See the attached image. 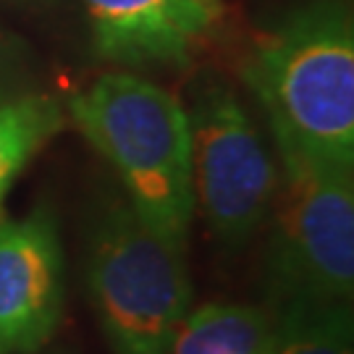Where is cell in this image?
I'll return each mask as SVG.
<instances>
[{
	"instance_id": "1",
	"label": "cell",
	"mask_w": 354,
	"mask_h": 354,
	"mask_svg": "<svg viewBox=\"0 0 354 354\" xmlns=\"http://www.w3.org/2000/svg\"><path fill=\"white\" fill-rule=\"evenodd\" d=\"M244 79L279 150L354 165V29L342 0H315L254 42Z\"/></svg>"
},
{
	"instance_id": "2",
	"label": "cell",
	"mask_w": 354,
	"mask_h": 354,
	"mask_svg": "<svg viewBox=\"0 0 354 354\" xmlns=\"http://www.w3.org/2000/svg\"><path fill=\"white\" fill-rule=\"evenodd\" d=\"M68 115L115 168L129 207L160 236L184 244L194 197L189 124L181 100L155 82L113 71L74 95Z\"/></svg>"
},
{
	"instance_id": "3",
	"label": "cell",
	"mask_w": 354,
	"mask_h": 354,
	"mask_svg": "<svg viewBox=\"0 0 354 354\" xmlns=\"http://www.w3.org/2000/svg\"><path fill=\"white\" fill-rule=\"evenodd\" d=\"M89 291L113 354H168L192 299L184 244L113 205L92 241Z\"/></svg>"
},
{
	"instance_id": "4",
	"label": "cell",
	"mask_w": 354,
	"mask_h": 354,
	"mask_svg": "<svg viewBox=\"0 0 354 354\" xmlns=\"http://www.w3.org/2000/svg\"><path fill=\"white\" fill-rule=\"evenodd\" d=\"M279 189L270 205L276 207L270 241L276 297L352 299V171L299 152L279 150Z\"/></svg>"
},
{
	"instance_id": "5",
	"label": "cell",
	"mask_w": 354,
	"mask_h": 354,
	"mask_svg": "<svg viewBox=\"0 0 354 354\" xmlns=\"http://www.w3.org/2000/svg\"><path fill=\"white\" fill-rule=\"evenodd\" d=\"M184 111L194 207L215 236L241 244L270 213L279 168L247 111L221 79H200Z\"/></svg>"
},
{
	"instance_id": "6",
	"label": "cell",
	"mask_w": 354,
	"mask_h": 354,
	"mask_svg": "<svg viewBox=\"0 0 354 354\" xmlns=\"http://www.w3.org/2000/svg\"><path fill=\"white\" fill-rule=\"evenodd\" d=\"M64 310V257L48 210L0 221V354L35 352Z\"/></svg>"
},
{
	"instance_id": "7",
	"label": "cell",
	"mask_w": 354,
	"mask_h": 354,
	"mask_svg": "<svg viewBox=\"0 0 354 354\" xmlns=\"http://www.w3.org/2000/svg\"><path fill=\"white\" fill-rule=\"evenodd\" d=\"M95 50L131 68L189 66L223 16L221 0H84Z\"/></svg>"
},
{
	"instance_id": "8",
	"label": "cell",
	"mask_w": 354,
	"mask_h": 354,
	"mask_svg": "<svg viewBox=\"0 0 354 354\" xmlns=\"http://www.w3.org/2000/svg\"><path fill=\"white\" fill-rule=\"evenodd\" d=\"M268 354H354L349 299L281 297Z\"/></svg>"
},
{
	"instance_id": "9",
	"label": "cell",
	"mask_w": 354,
	"mask_h": 354,
	"mask_svg": "<svg viewBox=\"0 0 354 354\" xmlns=\"http://www.w3.org/2000/svg\"><path fill=\"white\" fill-rule=\"evenodd\" d=\"M270 333L263 310L210 302L187 313L168 354H268Z\"/></svg>"
},
{
	"instance_id": "10",
	"label": "cell",
	"mask_w": 354,
	"mask_h": 354,
	"mask_svg": "<svg viewBox=\"0 0 354 354\" xmlns=\"http://www.w3.org/2000/svg\"><path fill=\"white\" fill-rule=\"evenodd\" d=\"M64 129V111L48 95L0 102V210L29 160Z\"/></svg>"
},
{
	"instance_id": "11",
	"label": "cell",
	"mask_w": 354,
	"mask_h": 354,
	"mask_svg": "<svg viewBox=\"0 0 354 354\" xmlns=\"http://www.w3.org/2000/svg\"><path fill=\"white\" fill-rule=\"evenodd\" d=\"M6 66H8V55H6V45H3V37H0V82H3V74H6Z\"/></svg>"
}]
</instances>
